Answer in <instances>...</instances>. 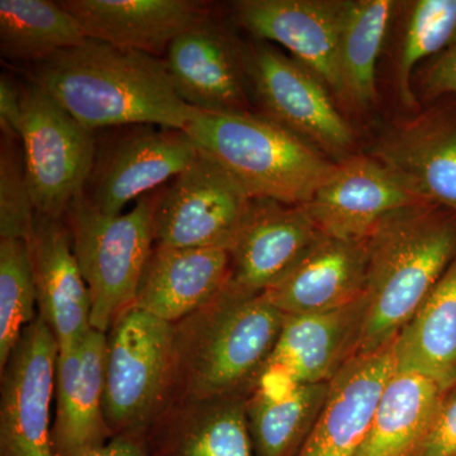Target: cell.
<instances>
[{"label":"cell","instance_id":"1","mask_svg":"<svg viewBox=\"0 0 456 456\" xmlns=\"http://www.w3.org/2000/svg\"><path fill=\"white\" fill-rule=\"evenodd\" d=\"M33 82L80 125L184 130L196 112L180 99L163 57L86 40L36 64Z\"/></svg>","mask_w":456,"mask_h":456},{"label":"cell","instance_id":"2","mask_svg":"<svg viewBox=\"0 0 456 456\" xmlns=\"http://www.w3.org/2000/svg\"><path fill=\"white\" fill-rule=\"evenodd\" d=\"M367 248V307L354 355L391 345L443 277L456 256V213L432 203L399 209L371 231Z\"/></svg>","mask_w":456,"mask_h":456},{"label":"cell","instance_id":"3","mask_svg":"<svg viewBox=\"0 0 456 456\" xmlns=\"http://www.w3.org/2000/svg\"><path fill=\"white\" fill-rule=\"evenodd\" d=\"M184 131L200 154L226 170L253 200L301 206L338 163L266 117L197 110Z\"/></svg>","mask_w":456,"mask_h":456},{"label":"cell","instance_id":"4","mask_svg":"<svg viewBox=\"0 0 456 456\" xmlns=\"http://www.w3.org/2000/svg\"><path fill=\"white\" fill-rule=\"evenodd\" d=\"M285 314L264 293L228 283L175 329V362L200 401L220 398L256 378L277 344Z\"/></svg>","mask_w":456,"mask_h":456},{"label":"cell","instance_id":"5","mask_svg":"<svg viewBox=\"0 0 456 456\" xmlns=\"http://www.w3.org/2000/svg\"><path fill=\"white\" fill-rule=\"evenodd\" d=\"M164 188L137 200L127 213L106 215L84 194L69 207L64 220L86 283L93 329L106 332L136 305L141 281L155 241V215Z\"/></svg>","mask_w":456,"mask_h":456},{"label":"cell","instance_id":"6","mask_svg":"<svg viewBox=\"0 0 456 456\" xmlns=\"http://www.w3.org/2000/svg\"><path fill=\"white\" fill-rule=\"evenodd\" d=\"M23 106L20 141L36 213L64 218L86 191L97 139L37 83L23 89Z\"/></svg>","mask_w":456,"mask_h":456},{"label":"cell","instance_id":"7","mask_svg":"<svg viewBox=\"0 0 456 456\" xmlns=\"http://www.w3.org/2000/svg\"><path fill=\"white\" fill-rule=\"evenodd\" d=\"M175 362V327L139 308L110 327L104 416L112 436L137 435L155 410Z\"/></svg>","mask_w":456,"mask_h":456},{"label":"cell","instance_id":"8","mask_svg":"<svg viewBox=\"0 0 456 456\" xmlns=\"http://www.w3.org/2000/svg\"><path fill=\"white\" fill-rule=\"evenodd\" d=\"M248 89L261 116L277 123L326 155L353 149L355 134L336 110L327 86L307 66L270 47L245 46Z\"/></svg>","mask_w":456,"mask_h":456},{"label":"cell","instance_id":"9","mask_svg":"<svg viewBox=\"0 0 456 456\" xmlns=\"http://www.w3.org/2000/svg\"><path fill=\"white\" fill-rule=\"evenodd\" d=\"M251 202L253 198L226 170L200 152L164 188L156 209L155 241L167 248L230 251Z\"/></svg>","mask_w":456,"mask_h":456},{"label":"cell","instance_id":"10","mask_svg":"<svg viewBox=\"0 0 456 456\" xmlns=\"http://www.w3.org/2000/svg\"><path fill=\"white\" fill-rule=\"evenodd\" d=\"M97 147L84 197L106 215L158 191L196 160L197 146L184 130L137 125L121 127Z\"/></svg>","mask_w":456,"mask_h":456},{"label":"cell","instance_id":"11","mask_svg":"<svg viewBox=\"0 0 456 456\" xmlns=\"http://www.w3.org/2000/svg\"><path fill=\"white\" fill-rule=\"evenodd\" d=\"M59 351L53 330L37 314L2 370L0 456H56L50 407Z\"/></svg>","mask_w":456,"mask_h":456},{"label":"cell","instance_id":"12","mask_svg":"<svg viewBox=\"0 0 456 456\" xmlns=\"http://www.w3.org/2000/svg\"><path fill=\"white\" fill-rule=\"evenodd\" d=\"M349 0H240L237 20L257 41L292 53L342 97L340 38Z\"/></svg>","mask_w":456,"mask_h":456},{"label":"cell","instance_id":"13","mask_svg":"<svg viewBox=\"0 0 456 456\" xmlns=\"http://www.w3.org/2000/svg\"><path fill=\"white\" fill-rule=\"evenodd\" d=\"M165 56L174 88L188 106L250 112L245 47L212 18L178 36Z\"/></svg>","mask_w":456,"mask_h":456},{"label":"cell","instance_id":"14","mask_svg":"<svg viewBox=\"0 0 456 456\" xmlns=\"http://www.w3.org/2000/svg\"><path fill=\"white\" fill-rule=\"evenodd\" d=\"M370 156L419 200L456 213L455 108H434L395 126Z\"/></svg>","mask_w":456,"mask_h":456},{"label":"cell","instance_id":"15","mask_svg":"<svg viewBox=\"0 0 456 456\" xmlns=\"http://www.w3.org/2000/svg\"><path fill=\"white\" fill-rule=\"evenodd\" d=\"M426 203L411 194L371 156L338 161L330 178L303 204L323 235L364 240L392 213Z\"/></svg>","mask_w":456,"mask_h":456},{"label":"cell","instance_id":"16","mask_svg":"<svg viewBox=\"0 0 456 456\" xmlns=\"http://www.w3.org/2000/svg\"><path fill=\"white\" fill-rule=\"evenodd\" d=\"M395 369V341L351 356L330 380L325 403L296 456L358 455Z\"/></svg>","mask_w":456,"mask_h":456},{"label":"cell","instance_id":"17","mask_svg":"<svg viewBox=\"0 0 456 456\" xmlns=\"http://www.w3.org/2000/svg\"><path fill=\"white\" fill-rule=\"evenodd\" d=\"M367 265V239L321 233L301 259L263 293L285 316L338 310L364 297Z\"/></svg>","mask_w":456,"mask_h":456},{"label":"cell","instance_id":"18","mask_svg":"<svg viewBox=\"0 0 456 456\" xmlns=\"http://www.w3.org/2000/svg\"><path fill=\"white\" fill-rule=\"evenodd\" d=\"M321 233L303 204L253 200L230 250V283L245 292H265Z\"/></svg>","mask_w":456,"mask_h":456},{"label":"cell","instance_id":"19","mask_svg":"<svg viewBox=\"0 0 456 456\" xmlns=\"http://www.w3.org/2000/svg\"><path fill=\"white\" fill-rule=\"evenodd\" d=\"M107 335L90 329L74 349L56 362V456H83L112 439L104 416Z\"/></svg>","mask_w":456,"mask_h":456},{"label":"cell","instance_id":"20","mask_svg":"<svg viewBox=\"0 0 456 456\" xmlns=\"http://www.w3.org/2000/svg\"><path fill=\"white\" fill-rule=\"evenodd\" d=\"M86 37L156 57L171 42L211 18L204 3L191 0H61Z\"/></svg>","mask_w":456,"mask_h":456},{"label":"cell","instance_id":"21","mask_svg":"<svg viewBox=\"0 0 456 456\" xmlns=\"http://www.w3.org/2000/svg\"><path fill=\"white\" fill-rule=\"evenodd\" d=\"M28 242L40 314L55 335L59 353H66L77 347L93 327L88 285L64 218L36 216Z\"/></svg>","mask_w":456,"mask_h":456},{"label":"cell","instance_id":"22","mask_svg":"<svg viewBox=\"0 0 456 456\" xmlns=\"http://www.w3.org/2000/svg\"><path fill=\"white\" fill-rule=\"evenodd\" d=\"M365 298L338 310L285 316L277 344L260 373L296 384L327 383L355 353Z\"/></svg>","mask_w":456,"mask_h":456},{"label":"cell","instance_id":"23","mask_svg":"<svg viewBox=\"0 0 456 456\" xmlns=\"http://www.w3.org/2000/svg\"><path fill=\"white\" fill-rule=\"evenodd\" d=\"M231 279L224 248L158 245L147 264L134 307L173 325L209 305Z\"/></svg>","mask_w":456,"mask_h":456},{"label":"cell","instance_id":"24","mask_svg":"<svg viewBox=\"0 0 456 456\" xmlns=\"http://www.w3.org/2000/svg\"><path fill=\"white\" fill-rule=\"evenodd\" d=\"M397 369L456 383V256L395 340Z\"/></svg>","mask_w":456,"mask_h":456},{"label":"cell","instance_id":"25","mask_svg":"<svg viewBox=\"0 0 456 456\" xmlns=\"http://www.w3.org/2000/svg\"><path fill=\"white\" fill-rule=\"evenodd\" d=\"M443 392L425 375L395 369L356 456H416Z\"/></svg>","mask_w":456,"mask_h":456},{"label":"cell","instance_id":"26","mask_svg":"<svg viewBox=\"0 0 456 456\" xmlns=\"http://www.w3.org/2000/svg\"><path fill=\"white\" fill-rule=\"evenodd\" d=\"M88 40L82 25L51 0H0V53L18 62H38Z\"/></svg>","mask_w":456,"mask_h":456},{"label":"cell","instance_id":"27","mask_svg":"<svg viewBox=\"0 0 456 456\" xmlns=\"http://www.w3.org/2000/svg\"><path fill=\"white\" fill-rule=\"evenodd\" d=\"M330 382L290 391H255L246 406L255 456H296L320 415Z\"/></svg>","mask_w":456,"mask_h":456},{"label":"cell","instance_id":"28","mask_svg":"<svg viewBox=\"0 0 456 456\" xmlns=\"http://www.w3.org/2000/svg\"><path fill=\"white\" fill-rule=\"evenodd\" d=\"M391 0H349L340 38L342 98L367 107L377 98L375 71L395 9Z\"/></svg>","mask_w":456,"mask_h":456},{"label":"cell","instance_id":"29","mask_svg":"<svg viewBox=\"0 0 456 456\" xmlns=\"http://www.w3.org/2000/svg\"><path fill=\"white\" fill-rule=\"evenodd\" d=\"M147 456H255L246 407L224 403L146 441Z\"/></svg>","mask_w":456,"mask_h":456},{"label":"cell","instance_id":"30","mask_svg":"<svg viewBox=\"0 0 456 456\" xmlns=\"http://www.w3.org/2000/svg\"><path fill=\"white\" fill-rule=\"evenodd\" d=\"M31 248L26 240L0 239V368H5L27 327L37 318Z\"/></svg>","mask_w":456,"mask_h":456},{"label":"cell","instance_id":"31","mask_svg":"<svg viewBox=\"0 0 456 456\" xmlns=\"http://www.w3.org/2000/svg\"><path fill=\"white\" fill-rule=\"evenodd\" d=\"M456 38V0H417L411 4L397 64L402 103L415 106L411 86L413 69L421 60L439 55Z\"/></svg>","mask_w":456,"mask_h":456},{"label":"cell","instance_id":"32","mask_svg":"<svg viewBox=\"0 0 456 456\" xmlns=\"http://www.w3.org/2000/svg\"><path fill=\"white\" fill-rule=\"evenodd\" d=\"M35 204L25 160L16 141L2 139L0 149V239L29 241L35 230Z\"/></svg>","mask_w":456,"mask_h":456},{"label":"cell","instance_id":"33","mask_svg":"<svg viewBox=\"0 0 456 456\" xmlns=\"http://www.w3.org/2000/svg\"><path fill=\"white\" fill-rule=\"evenodd\" d=\"M416 456H456V383L443 392Z\"/></svg>","mask_w":456,"mask_h":456},{"label":"cell","instance_id":"34","mask_svg":"<svg viewBox=\"0 0 456 456\" xmlns=\"http://www.w3.org/2000/svg\"><path fill=\"white\" fill-rule=\"evenodd\" d=\"M426 98L436 99L445 95L456 97V38L443 51L426 70L422 82Z\"/></svg>","mask_w":456,"mask_h":456},{"label":"cell","instance_id":"35","mask_svg":"<svg viewBox=\"0 0 456 456\" xmlns=\"http://www.w3.org/2000/svg\"><path fill=\"white\" fill-rule=\"evenodd\" d=\"M23 116V89L17 86L16 82L8 75L3 74L0 77V130L2 139L9 141H20L22 132Z\"/></svg>","mask_w":456,"mask_h":456},{"label":"cell","instance_id":"36","mask_svg":"<svg viewBox=\"0 0 456 456\" xmlns=\"http://www.w3.org/2000/svg\"><path fill=\"white\" fill-rule=\"evenodd\" d=\"M83 456H147L146 441L137 435H118Z\"/></svg>","mask_w":456,"mask_h":456}]
</instances>
